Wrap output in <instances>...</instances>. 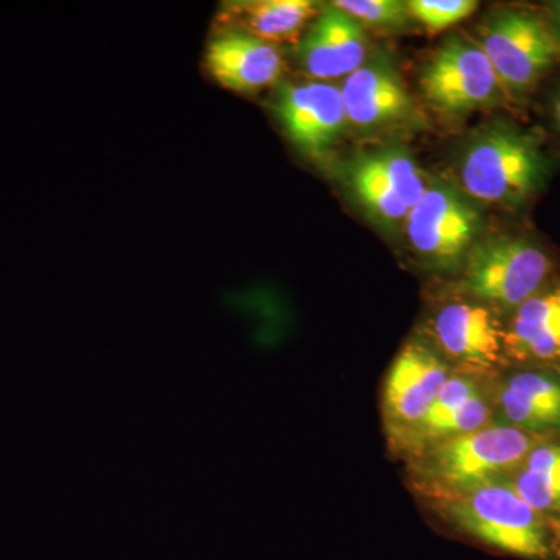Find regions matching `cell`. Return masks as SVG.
<instances>
[{
	"label": "cell",
	"mask_w": 560,
	"mask_h": 560,
	"mask_svg": "<svg viewBox=\"0 0 560 560\" xmlns=\"http://www.w3.org/2000/svg\"><path fill=\"white\" fill-rule=\"evenodd\" d=\"M536 445V436L529 431L508 423H489L411 455L412 485L433 503L452 499L503 481Z\"/></svg>",
	"instance_id": "obj_1"
},
{
	"label": "cell",
	"mask_w": 560,
	"mask_h": 560,
	"mask_svg": "<svg viewBox=\"0 0 560 560\" xmlns=\"http://www.w3.org/2000/svg\"><path fill=\"white\" fill-rule=\"evenodd\" d=\"M550 171V158L536 132L497 121L467 143L459 180L471 200L521 208L539 194Z\"/></svg>",
	"instance_id": "obj_2"
},
{
	"label": "cell",
	"mask_w": 560,
	"mask_h": 560,
	"mask_svg": "<svg viewBox=\"0 0 560 560\" xmlns=\"http://www.w3.org/2000/svg\"><path fill=\"white\" fill-rule=\"evenodd\" d=\"M434 506L453 528L492 550L523 560L560 558L555 526L508 482H490Z\"/></svg>",
	"instance_id": "obj_3"
},
{
	"label": "cell",
	"mask_w": 560,
	"mask_h": 560,
	"mask_svg": "<svg viewBox=\"0 0 560 560\" xmlns=\"http://www.w3.org/2000/svg\"><path fill=\"white\" fill-rule=\"evenodd\" d=\"M463 267L464 296L514 312L547 285L555 264L539 243L495 235L475 243Z\"/></svg>",
	"instance_id": "obj_4"
},
{
	"label": "cell",
	"mask_w": 560,
	"mask_h": 560,
	"mask_svg": "<svg viewBox=\"0 0 560 560\" xmlns=\"http://www.w3.org/2000/svg\"><path fill=\"white\" fill-rule=\"evenodd\" d=\"M508 98H525L560 62V33L529 10L497 11L478 40Z\"/></svg>",
	"instance_id": "obj_5"
},
{
	"label": "cell",
	"mask_w": 560,
	"mask_h": 560,
	"mask_svg": "<svg viewBox=\"0 0 560 560\" xmlns=\"http://www.w3.org/2000/svg\"><path fill=\"white\" fill-rule=\"evenodd\" d=\"M481 228L482 217L471 198L444 184L430 186L405 221L412 250L436 270L464 265Z\"/></svg>",
	"instance_id": "obj_6"
},
{
	"label": "cell",
	"mask_w": 560,
	"mask_h": 560,
	"mask_svg": "<svg viewBox=\"0 0 560 560\" xmlns=\"http://www.w3.org/2000/svg\"><path fill=\"white\" fill-rule=\"evenodd\" d=\"M420 88L445 116H464L508 98L480 44L459 36L445 40L423 66Z\"/></svg>",
	"instance_id": "obj_7"
},
{
	"label": "cell",
	"mask_w": 560,
	"mask_h": 560,
	"mask_svg": "<svg viewBox=\"0 0 560 560\" xmlns=\"http://www.w3.org/2000/svg\"><path fill=\"white\" fill-rule=\"evenodd\" d=\"M453 371L485 377L508 360L500 312L470 298L447 302L431 316L429 340Z\"/></svg>",
	"instance_id": "obj_8"
},
{
	"label": "cell",
	"mask_w": 560,
	"mask_h": 560,
	"mask_svg": "<svg viewBox=\"0 0 560 560\" xmlns=\"http://www.w3.org/2000/svg\"><path fill=\"white\" fill-rule=\"evenodd\" d=\"M453 368L427 340L408 341L386 374L383 416L390 440L397 445L422 420Z\"/></svg>",
	"instance_id": "obj_9"
},
{
	"label": "cell",
	"mask_w": 560,
	"mask_h": 560,
	"mask_svg": "<svg viewBox=\"0 0 560 560\" xmlns=\"http://www.w3.org/2000/svg\"><path fill=\"white\" fill-rule=\"evenodd\" d=\"M348 180L360 205L385 224L405 223L429 189L410 154L399 149L359 154L350 162Z\"/></svg>",
	"instance_id": "obj_10"
},
{
	"label": "cell",
	"mask_w": 560,
	"mask_h": 560,
	"mask_svg": "<svg viewBox=\"0 0 560 560\" xmlns=\"http://www.w3.org/2000/svg\"><path fill=\"white\" fill-rule=\"evenodd\" d=\"M276 114L291 142L315 158L326 156L348 124L341 90L329 83L287 84Z\"/></svg>",
	"instance_id": "obj_11"
},
{
	"label": "cell",
	"mask_w": 560,
	"mask_h": 560,
	"mask_svg": "<svg viewBox=\"0 0 560 560\" xmlns=\"http://www.w3.org/2000/svg\"><path fill=\"white\" fill-rule=\"evenodd\" d=\"M341 95L349 124L361 131L390 130L420 120L410 92L386 61L368 62L346 77Z\"/></svg>",
	"instance_id": "obj_12"
},
{
	"label": "cell",
	"mask_w": 560,
	"mask_h": 560,
	"mask_svg": "<svg viewBox=\"0 0 560 560\" xmlns=\"http://www.w3.org/2000/svg\"><path fill=\"white\" fill-rule=\"evenodd\" d=\"M481 378L453 372L422 420L397 447L411 455L438 444L463 436L489 425L492 404L481 388Z\"/></svg>",
	"instance_id": "obj_13"
},
{
	"label": "cell",
	"mask_w": 560,
	"mask_h": 560,
	"mask_svg": "<svg viewBox=\"0 0 560 560\" xmlns=\"http://www.w3.org/2000/svg\"><path fill=\"white\" fill-rule=\"evenodd\" d=\"M300 51L304 68L313 79L349 77L366 60V33L359 21L331 3L308 28Z\"/></svg>",
	"instance_id": "obj_14"
},
{
	"label": "cell",
	"mask_w": 560,
	"mask_h": 560,
	"mask_svg": "<svg viewBox=\"0 0 560 560\" xmlns=\"http://www.w3.org/2000/svg\"><path fill=\"white\" fill-rule=\"evenodd\" d=\"M206 65L221 86L235 92H256L282 75L279 50L267 40L243 31H230L209 44Z\"/></svg>",
	"instance_id": "obj_15"
},
{
	"label": "cell",
	"mask_w": 560,
	"mask_h": 560,
	"mask_svg": "<svg viewBox=\"0 0 560 560\" xmlns=\"http://www.w3.org/2000/svg\"><path fill=\"white\" fill-rule=\"evenodd\" d=\"M506 353L522 363H560V279L512 312Z\"/></svg>",
	"instance_id": "obj_16"
},
{
	"label": "cell",
	"mask_w": 560,
	"mask_h": 560,
	"mask_svg": "<svg viewBox=\"0 0 560 560\" xmlns=\"http://www.w3.org/2000/svg\"><path fill=\"white\" fill-rule=\"evenodd\" d=\"M497 407L504 423L515 429H560V378L540 371L512 374L497 393Z\"/></svg>",
	"instance_id": "obj_17"
},
{
	"label": "cell",
	"mask_w": 560,
	"mask_h": 560,
	"mask_svg": "<svg viewBox=\"0 0 560 560\" xmlns=\"http://www.w3.org/2000/svg\"><path fill=\"white\" fill-rule=\"evenodd\" d=\"M228 10L246 33L270 44L296 38L316 14L315 3L308 0H254Z\"/></svg>",
	"instance_id": "obj_18"
},
{
	"label": "cell",
	"mask_w": 560,
	"mask_h": 560,
	"mask_svg": "<svg viewBox=\"0 0 560 560\" xmlns=\"http://www.w3.org/2000/svg\"><path fill=\"white\" fill-rule=\"evenodd\" d=\"M508 485L545 517L560 514V442L536 445Z\"/></svg>",
	"instance_id": "obj_19"
},
{
	"label": "cell",
	"mask_w": 560,
	"mask_h": 560,
	"mask_svg": "<svg viewBox=\"0 0 560 560\" xmlns=\"http://www.w3.org/2000/svg\"><path fill=\"white\" fill-rule=\"evenodd\" d=\"M334 5L361 25L383 31H399L412 21L408 3L399 0H338Z\"/></svg>",
	"instance_id": "obj_20"
},
{
	"label": "cell",
	"mask_w": 560,
	"mask_h": 560,
	"mask_svg": "<svg viewBox=\"0 0 560 560\" xmlns=\"http://www.w3.org/2000/svg\"><path fill=\"white\" fill-rule=\"evenodd\" d=\"M407 3L411 20L431 32L451 28L478 9L474 0H411Z\"/></svg>",
	"instance_id": "obj_21"
},
{
	"label": "cell",
	"mask_w": 560,
	"mask_h": 560,
	"mask_svg": "<svg viewBox=\"0 0 560 560\" xmlns=\"http://www.w3.org/2000/svg\"><path fill=\"white\" fill-rule=\"evenodd\" d=\"M552 25L558 28L560 33V2L552 3L551 5Z\"/></svg>",
	"instance_id": "obj_22"
},
{
	"label": "cell",
	"mask_w": 560,
	"mask_h": 560,
	"mask_svg": "<svg viewBox=\"0 0 560 560\" xmlns=\"http://www.w3.org/2000/svg\"><path fill=\"white\" fill-rule=\"evenodd\" d=\"M555 120L560 130V91L558 92V95H556L555 101Z\"/></svg>",
	"instance_id": "obj_23"
},
{
	"label": "cell",
	"mask_w": 560,
	"mask_h": 560,
	"mask_svg": "<svg viewBox=\"0 0 560 560\" xmlns=\"http://www.w3.org/2000/svg\"><path fill=\"white\" fill-rule=\"evenodd\" d=\"M556 534H558V544H559V551H560V526L556 528Z\"/></svg>",
	"instance_id": "obj_24"
}]
</instances>
